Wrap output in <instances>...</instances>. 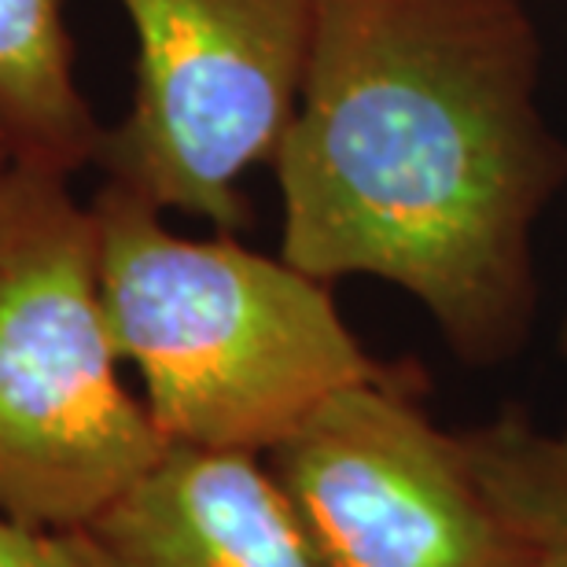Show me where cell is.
I'll return each instance as SVG.
<instances>
[{"label": "cell", "mask_w": 567, "mask_h": 567, "mask_svg": "<svg viewBox=\"0 0 567 567\" xmlns=\"http://www.w3.org/2000/svg\"><path fill=\"white\" fill-rule=\"evenodd\" d=\"M564 354H567V324H564Z\"/></svg>", "instance_id": "cell-11"}, {"label": "cell", "mask_w": 567, "mask_h": 567, "mask_svg": "<svg viewBox=\"0 0 567 567\" xmlns=\"http://www.w3.org/2000/svg\"><path fill=\"white\" fill-rule=\"evenodd\" d=\"M93 218L111 339L169 446L262 457L332 394L383 377L324 280L233 236L169 233L107 181Z\"/></svg>", "instance_id": "cell-2"}, {"label": "cell", "mask_w": 567, "mask_h": 567, "mask_svg": "<svg viewBox=\"0 0 567 567\" xmlns=\"http://www.w3.org/2000/svg\"><path fill=\"white\" fill-rule=\"evenodd\" d=\"M93 203L49 166L0 181V508L74 530L169 442L118 377Z\"/></svg>", "instance_id": "cell-3"}, {"label": "cell", "mask_w": 567, "mask_h": 567, "mask_svg": "<svg viewBox=\"0 0 567 567\" xmlns=\"http://www.w3.org/2000/svg\"><path fill=\"white\" fill-rule=\"evenodd\" d=\"M8 166H11V155L4 152V144H0V181H4V174H8Z\"/></svg>", "instance_id": "cell-10"}, {"label": "cell", "mask_w": 567, "mask_h": 567, "mask_svg": "<svg viewBox=\"0 0 567 567\" xmlns=\"http://www.w3.org/2000/svg\"><path fill=\"white\" fill-rule=\"evenodd\" d=\"M266 468L313 567H524L461 439L388 372L317 405Z\"/></svg>", "instance_id": "cell-5"}, {"label": "cell", "mask_w": 567, "mask_h": 567, "mask_svg": "<svg viewBox=\"0 0 567 567\" xmlns=\"http://www.w3.org/2000/svg\"><path fill=\"white\" fill-rule=\"evenodd\" d=\"M457 439L486 502L519 542L524 567H567V427L502 413Z\"/></svg>", "instance_id": "cell-8"}, {"label": "cell", "mask_w": 567, "mask_h": 567, "mask_svg": "<svg viewBox=\"0 0 567 567\" xmlns=\"http://www.w3.org/2000/svg\"><path fill=\"white\" fill-rule=\"evenodd\" d=\"M100 141L74 74L66 0H0V144L11 163L74 177L96 163Z\"/></svg>", "instance_id": "cell-7"}, {"label": "cell", "mask_w": 567, "mask_h": 567, "mask_svg": "<svg viewBox=\"0 0 567 567\" xmlns=\"http://www.w3.org/2000/svg\"><path fill=\"white\" fill-rule=\"evenodd\" d=\"M137 33L130 115L104 130L107 185L236 233L240 181L274 163L310 66L321 0H118Z\"/></svg>", "instance_id": "cell-4"}, {"label": "cell", "mask_w": 567, "mask_h": 567, "mask_svg": "<svg viewBox=\"0 0 567 567\" xmlns=\"http://www.w3.org/2000/svg\"><path fill=\"white\" fill-rule=\"evenodd\" d=\"M85 567H313L258 453L166 446L82 527Z\"/></svg>", "instance_id": "cell-6"}, {"label": "cell", "mask_w": 567, "mask_h": 567, "mask_svg": "<svg viewBox=\"0 0 567 567\" xmlns=\"http://www.w3.org/2000/svg\"><path fill=\"white\" fill-rule=\"evenodd\" d=\"M0 567H85L66 530L22 524L0 508Z\"/></svg>", "instance_id": "cell-9"}, {"label": "cell", "mask_w": 567, "mask_h": 567, "mask_svg": "<svg viewBox=\"0 0 567 567\" xmlns=\"http://www.w3.org/2000/svg\"><path fill=\"white\" fill-rule=\"evenodd\" d=\"M538 66L524 0H321L274 155L284 262L410 291L468 361L513 354L530 229L567 181Z\"/></svg>", "instance_id": "cell-1"}]
</instances>
